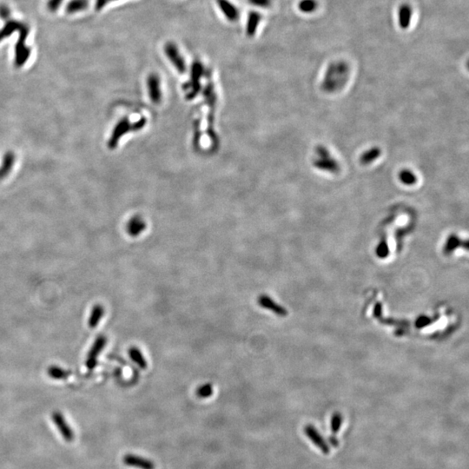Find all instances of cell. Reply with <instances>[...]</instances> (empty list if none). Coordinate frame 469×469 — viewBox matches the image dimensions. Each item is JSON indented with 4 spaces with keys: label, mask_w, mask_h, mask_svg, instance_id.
I'll return each mask as SVG.
<instances>
[{
    "label": "cell",
    "mask_w": 469,
    "mask_h": 469,
    "mask_svg": "<svg viewBox=\"0 0 469 469\" xmlns=\"http://www.w3.org/2000/svg\"><path fill=\"white\" fill-rule=\"evenodd\" d=\"M349 73L350 68L345 62L339 61L331 63L323 80V89L328 91H335L339 89L346 83Z\"/></svg>",
    "instance_id": "6da1fadb"
},
{
    "label": "cell",
    "mask_w": 469,
    "mask_h": 469,
    "mask_svg": "<svg viewBox=\"0 0 469 469\" xmlns=\"http://www.w3.org/2000/svg\"><path fill=\"white\" fill-rule=\"evenodd\" d=\"M317 158L314 160V165L321 170L336 173L339 170V164L330 155L325 147L318 146L316 149Z\"/></svg>",
    "instance_id": "7a4b0ae2"
},
{
    "label": "cell",
    "mask_w": 469,
    "mask_h": 469,
    "mask_svg": "<svg viewBox=\"0 0 469 469\" xmlns=\"http://www.w3.org/2000/svg\"><path fill=\"white\" fill-rule=\"evenodd\" d=\"M29 32L28 27L23 24L19 30V38L17 41L15 50V65L17 67L23 66L29 57H30V49L25 46V39Z\"/></svg>",
    "instance_id": "3957f363"
},
{
    "label": "cell",
    "mask_w": 469,
    "mask_h": 469,
    "mask_svg": "<svg viewBox=\"0 0 469 469\" xmlns=\"http://www.w3.org/2000/svg\"><path fill=\"white\" fill-rule=\"evenodd\" d=\"M164 52L168 59L170 60V63H172L176 70L179 73H184L186 71V63L185 60L183 59L182 54L180 52L178 47L176 46V43L173 42H168L164 45Z\"/></svg>",
    "instance_id": "277c9868"
},
{
    "label": "cell",
    "mask_w": 469,
    "mask_h": 469,
    "mask_svg": "<svg viewBox=\"0 0 469 469\" xmlns=\"http://www.w3.org/2000/svg\"><path fill=\"white\" fill-rule=\"evenodd\" d=\"M204 67L200 61H195L191 67V77L190 82L188 83L186 88L189 89V97L196 96L200 90V79L203 77Z\"/></svg>",
    "instance_id": "5b68a950"
},
{
    "label": "cell",
    "mask_w": 469,
    "mask_h": 469,
    "mask_svg": "<svg viewBox=\"0 0 469 469\" xmlns=\"http://www.w3.org/2000/svg\"><path fill=\"white\" fill-rule=\"evenodd\" d=\"M107 338L104 336H99L95 340L93 345L91 347L88 356H87L86 368L88 370H93L97 364V358L100 353L103 351L104 347L106 345Z\"/></svg>",
    "instance_id": "8992f818"
},
{
    "label": "cell",
    "mask_w": 469,
    "mask_h": 469,
    "mask_svg": "<svg viewBox=\"0 0 469 469\" xmlns=\"http://www.w3.org/2000/svg\"><path fill=\"white\" fill-rule=\"evenodd\" d=\"M123 462L126 466L138 469H156V465L151 460L128 454L123 456Z\"/></svg>",
    "instance_id": "52a82bcc"
},
{
    "label": "cell",
    "mask_w": 469,
    "mask_h": 469,
    "mask_svg": "<svg viewBox=\"0 0 469 469\" xmlns=\"http://www.w3.org/2000/svg\"><path fill=\"white\" fill-rule=\"evenodd\" d=\"M131 130V125L130 122L127 118H123L121 120L119 123H117L116 127L114 128L113 132L110 137L109 142H108V147L110 150H113L117 147V143L119 142L120 138L123 137L124 134H126L129 130Z\"/></svg>",
    "instance_id": "ba28073f"
},
{
    "label": "cell",
    "mask_w": 469,
    "mask_h": 469,
    "mask_svg": "<svg viewBox=\"0 0 469 469\" xmlns=\"http://www.w3.org/2000/svg\"><path fill=\"white\" fill-rule=\"evenodd\" d=\"M257 303L260 307H262L265 310H270L277 316H287V310L283 306L279 305L278 303H276L270 296L267 295H261L257 298Z\"/></svg>",
    "instance_id": "9c48e42d"
},
{
    "label": "cell",
    "mask_w": 469,
    "mask_h": 469,
    "mask_svg": "<svg viewBox=\"0 0 469 469\" xmlns=\"http://www.w3.org/2000/svg\"><path fill=\"white\" fill-rule=\"evenodd\" d=\"M216 4L224 17L230 22H236L239 18V10L230 0H216Z\"/></svg>",
    "instance_id": "30bf717a"
},
{
    "label": "cell",
    "mask_w": 469,
    "mask_h": 469,
    "mask_svg": "<svg viewBox=\"0 0 469 469\" xmlns=\"http://www.w3.org/2000/svg\"><path fill=\"white\" fill-rule=\"evenodd\" d=\"M304 431H305L306 436L309 437V439L311 440L312 443H314L318 449H320V450H321L323 454H325V455L330 454V447H329L326 442L323 440L322 436L320 435L318 431H317L314 427L308 425V426L305 427Z\"/></svg>",
    "instance_id": "8fae6325"
},
{
    "label": "cell",
    "mask_w": 469,
    "mask_h": 469,
    "mask_svg": "<svg viewBox=\"0 0 469 469\" xmlns=\"http://www.w3.org/2000/svg\"><path fill=\"white\" fill-rule=\"evenodd\" d=\"M52 419H53L54 423L57 427V430L63 436V439L67 441V442H71L74 439L73 432H72L70 426L68 425L65 419L63 418L62 414L54 413Z\"/></svg>",
    "instance_id": "7c38bea8"
},
{
    "label": "cell",
    "mask_w": 469,
    "mask_h": 469,
    "mask_svg": "<svg viewBox=\"0 0 469 469\" xmlns=\"http://www.w3.org/2000/svg\"><path fill=\"white\" fill-rule=\"evenodd\" d=\"M413 9L409 3H403L397 11L398 23L403 30H408L412 21Z\"/></svg>",
    "instance_id": "4fadbf2b"
},
{
    "label": "cell",
    "mask_w": 469,
    "mask_h": 469,
    "mask_svg": "<svg viewBox=\"0 0 469 469\" xmlns=\"http://www.w3.org/2000/svg\"><path fill=\"white\" fill-rule=\"evenodd\" d=\"M147 86L151 101L154 103H159L161 100V88L158 76L156 74H150L147 79Z\"/></svg>",
    "instance_id": "5bb4252c"
},
{
    "label": "cell",
    "mask_w": 469,
    "mask_h": 469,
    "mask_svg": "<svg viewBox=\"0 0 469 469\" xmlns=\"http://www.w3.org/2000/svg\"><path fill=\"white\" fill-rule=\"evenodd\" d=\"M261 20H262V15L258 11H256V10L250 11L246 24V34L248 37H252L256 35V30H257Z\"/></svg>",
    "instance_id": "9a60e30c"
},
{
    "label": "cell",
    "mask_w": 469,
    "mask_h": 469,
    "mask_svg": "<svg viewBox=\"0 0 469 469\" xmlns=\"http://www.w3.org/2000/svg\"><path fill=\"white\" fill-rule=\"evenodd\" d=\"M14 163H15V155L11 151H8L4 154L3 157V163L0 166V180L6 177L12 170Z\"/></svg>",
    "instance_id": "2e32d148"
},
{
    "label": "cell",
    "mask_w": 469,
    "mask_h": 469,
    "mask_svg": "<svg viewBox=\"0 0 469 469\" xmlns=\"http://www.w3.org/2000/svg\"><path fill=\"white\" fill-rule=\"evenodd\" d=\"M128 353H129V356H130V359L132 360L134 363H136L137 366L139 367L140 369L146 370V359L144 358L143 353L141 352V350H140L139 349H137V347H131Z\"/></svg>",
    "instance_id": "e0dca14e"
},
{
    "label": "cell",
    "mask_w": 469,
    "mask_h": 469,
    "mask_svg": "<svg viewBox=\"0 0 469 469\" xmlns=\"http://www.w3.org/2000/svg\"><path fill=\"white\" fill-rule=\"evenodd\" d=\"M145 229V223L138 217H134L127 225V231L131 236H137Z\"/></svg>",
    "instance_id": "ac0fdd59"
},
{
    "label": "cell",
    "mask_w": 469,
    "mask_h": 469,
    "mask_svg": "<svg viewBox=\"0 0 469 469\" xmlns=\"http://www.w3.org/2000/svg\"><path fill=\"white\" fill-rule=\"evenodd\" d=\"M104 315V309L102 305L97 304L92 308L91 312H90V318H89V326L91 329H94L97 326L101 319L103 318Z\"/></svg>",
    "instance_id": "d6986e66"
},
{
    "label": "cell",
    "mask_w": 469,
    "mask_h": 469,
    "mask_svg": "<svg viewBox=\"0 0 469 469\" xmlns=\"http://www.w3.org/2000/svg\"><path fill=\"white\" fill-rule=\"evenodd\" d=\"M318 5L317 0H301L298 3V9L303 13H312L317 10Z\"/></svg>",
    "instance_id": "ffe728a7"
},
{
    "label": "cell",
    "mask_w": 469,
    "mask_h": 469,
    "mask_svg": "<svg viewBox=\"0 0 469 469\" xmlns=\"http://www.w3.org/2000/svg\"><path fill=\"white\" fill-rule=\"evenodd\" d=\"M23 23L16 22V21H9L3 27L2 30H0V41L8 37L9 35L14 32L15 30L19 31L21 27L23 26Z\"/></svg>",
    "instance_id": "44dd1931"
},
{
    "label": "cell",
    "mask_w": 469,
    "mask_h": 469,
    "mask_svg": "<svg viewBox=\"0 0 469 469\" xmlns=\"http://www.w3.org/2000/svg\"><path fill=\"white\" fill-rule=\"evenodd\" d=\"M380 155H381V150L377 147H374V148H371L370 150H367L366 152H364L362 155L361 162L363 164H369V163H371L375 160L377 159Z\"/></svg>",
    "instance_id": "7402d4cb"
},
{
    "label": "cell",
    "mask_w": 469,
    "mask_h": 469,
    "mask_svg": "<svg viewBox=\"0 0 469 469\" xmlns=\"http://www.w3.org/2000/svg\"><path fill=\"white\" fill-rule=\"evenodd\" d=\"M213 385L211 383H205L198 387L196 390V395L201 399L210 398L213 395Z\"/></svg>",
    "instance_id": "603a6c76"
},
{
    "label": "cell",
    "mask_w": 469,
    "mask_h": 469,
    "mask_svg": "<svg viewBox=\"0 0 469 469\" xmlns=\"http://www.w3.org/2000/svg\"><path fill=\"white\" fill-rule=\"evenodd\" d=\"M87 5V0H71L67 5L66 11L68 13H75L86 9Z\"/></svg>",
    "instance_id": "cb8c5ba5"
},
{
    "label": "cell",
    "mask_w": 469,
    "mask_h": 469,
    "mask_svg": "<svg viewBox=\"0 0 469 469\" xmlns=\"http://www.w3.org/2000/svg\"><path fill=\"white\" fill-rule=\"evenodd\" d=\"M399 178L401 182L405 185H413L417 181V177H416V175L410 170H402L399 175Z\"/></svg>",
    "instance_id": "d4e9b609"
},
{
    "label": "cell",
    "mask_w": 469,
    "mask_h": 469,
    "mask_svg": "<svg viewBox=\"0 0 469 469\" xmlns=\"http://www.w3.org/2000/svg\"><path fill=\"white\" fill-rule=\"evenodd\" d=\"M48 375L52 379L62 380L65 379L69 375V373L60 367L50 366L48 370Z\"/></svg>",
    "instance_id": "484cf974"
},
{
    "label": "cell",
    "mask_w": 469,
    "mask_h": 469,
    "mask_svg": "<svg viewBox=\"0 0 469 469\" xmlns=\"http://www.w3.org/2000/svg\"><path fill=\"white\" fill-rule=\"evenodd\" d=\"M342 422H343V416L339 413H336L333 416L332 421H331V430L334 434L339 432L340 428L342 426Z\"/></svg>",
    "instance_id": "4316f807"
},
{
    "label": "cell",
    "mask_w": 469,
    "mask_h": 469,
    "mask_svg": "<svg viewBox=\"0 0 469 469\" xmlns=\"http://www.w3.org/2000/svg\"><path fill=\"white\" fill-rule=\"evenodd\" d=\"M461 243H462V241L457 236H451V237L450 239H448V242H447L445 251L446 252H451L453 250H455V248H457L459 245H461Z\"/></svg>",
    "instance_id": "83f0119b"
},
{
    "label": "cell",
    "mask_w": 469,
    "mask_h": 469,
    "mask_svg": "<svg viewBox=\"0 0 469 469\" xmlns=\"http://www.w3.org/2000/svg\"><path fill=\"white\" fill-rule=\"evenodd\" d=\"M254 6L260 8H269L272 4V0H248Z\"/></svg>",
    "instance_id": "f1b7e54d"
},
{
    "label": "cell",
    "mask_w": 469,
    "mask_h": 469,
    "mask_svg": "<svg viewBox=\"0 0 469 469\" xmlns=\"http://www.w3.org/2000/svg\"><path fill=\"white\" fill-rule=\"evenodd\" d=\"M62 2H63V0H50L47 3V6H48V9L50 11H55V10L58 9V7L62 3Z\"/></svg>",
    "instance_id": "f546056e"
},
{
    "label": "cell",
    "mask_w": 469,
    "mask_h": 469,
    "mask_svg": "<svg viewBox=\"0 0 469 469\" xmlns=\"http://www.w3.org/2000/svg\"><path fill=\"white\" fill-rule=\"evenodd\" d=\"M10 15V10L5 5H0V17L2 18H6Z\"/></svg>",
    "instance_id": "4dcf8cb0"
},
{
    "label": "cell",
    "mask_w": 469,
    "mask_h": 469,
    "mask_svg": "<svg viewBox=\"0 0 469 469\" xmlns=\"http://www.w3.org/2000/svg\"><path fill=\"white\" fill-rule=\"evenodd\" d=\"M110 1H112V0H97V3H96V9L97 10H101L103 9V6L106 4L108 2Z\"/></svg>",
    "instance_id": "1f68e13d"
}]
</instances>
